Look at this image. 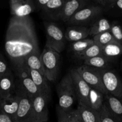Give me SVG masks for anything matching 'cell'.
<instances>
[{
  "instance_id": "obj_1",
  "label": "cell",
  "mask_w": 122,
  "mask_h": 122,
  "mask_svg": "<svg viewBox=\"0 0 122 122\" xmlns=\"http://www.w3.org/2000/svg\"><path fill=\"white\" fill-rule=\"evenodd\" d=\"M4 48L15 73L23 69L24 62L29 55L40 52L32 17H11L6 32Z\"/></svg>"
},
{
  "instance_id": "obj_2",
  "label": "cell",
  "mask_w": 122,
  "mask_h": 122,
  "mask_svg": "<svg viewBox=\"0 0 122 122\" xmlns=\"http://www.w3.org/2000/svg\"><path fill=\"white\" fill-rule=\"evenodd\" d=\"M56 90L58 97L57 113H65L72 110L77 97L70 71L57 84Z\"/></svg>"
},
{
  "instance_id": "obj_3",
  "label": "cell",
  "mask_w": 122,
  "mask_h": 122,
  "mask_svg": "<svg viewBox=\"0 0 122 122\" xmlns=\"http://www.w3.org/2000/svg\"><path fill=\"white\" fill-rule=\"evenodd\" d=\"M60 54L45 46L41 54L44 76L48 81L55 82L58 77L60 69Z\"/></svg>"
},
{
  "instance_id": "obj_4",
  "label": "cell",
  "mask_w": 122,
  "mask_h": 122,
  "mask_svg": "<svg viewBox=\"0 0 122 122\" xmlns=\"http://www.w3.org/2000/svg\"><path fill=\"white\" fill-rule=\"evenodd\" d=\"M104 12L101 7L91 4L79 11L67 22L70 26H91L95 21L100 18Z\"/></svg>"
},
{
  "instance_id": "obj_5",
  "label": "cell",
  "mask_w": 122,
  "mask_h": 122,
  "mask_svg": "<svg viewBox=\"0 0 122 122\" xmlns=\"http://www.w3.org/2000/svg\"><path fill=\"white\" fill-rule=\"evenodd\" d=\"M46 33L45 46L52 49L58 53L63 52L66 47V39L64 33L60 27L52 21H44Z\"/></svg>"
},
{
  "instance_id": "obj_6",
  "label": "cell",
  "mask_w": 122,
  "mask_h": 122,
  "mask_svg": "<svg viewBox=\"0 0 122 122\" xmlns=\"http://www.w3.org/2000/svg\"><path fill=\"white\" fill-rule=\"evenodd\" d=\"M76 69L91 88L98 91L105 95L109 94L103 83L100 69L84 64Z\"/></svg>"
},
{
  "instance_id": "obj_7",
  "label": "cell",
  "mask_w": 122,
  "mask_h": 122,
  "mask_svg": "<svg viewBox=\"0 0 122 122\" xmlns=\"http://www.w3.org/2000/svg\"><path fill=\"white\" fill-rule=\"evenodd\" d=\"M102 81L108 94L122 100V79L116 71L110 69H100Z\"/></svg>"
},
{
  "instance_id": "obj_8",
  "label": "cell",
  "mask_w": 122,
  "mask_h": 122,
  "mask_svg": "<svg viewBox=\"0 0 122 122\" xmlns=\"http://www.w3.org/2000/svg\"><path fill=\"white\" fill-rule=\"evenodd\" d=\"M15 92L20 95L19 108L13 119L14 122H33L32 112V97L22 89L15 87Z\"/></svg>"
},
{
  "instance_id": "obj_9",
  "label": "cell",
  "mask_w": 122,
  "mask_h": 122,
  "mask_svg": "<svg viewBox=\"0 0 122 122\" xmlns=\"http://www.w3.org/2000/svg\"><path fill=\"white\" fill-rule=\"evenodd\" d=\"M50 99L41 93L32 98V112L33 122H47L48 120V102Z\"/></svg>"
},
{
  "instance_id": "obj_10",
  "label": "cell",
  "mask_w": 122,
  "mask_h": 122,
  "mask_svg": "<svg viewBox=\"0 0 122 122\" xmlns=\"http://www.w3.org/2000/svg\"><path fill=\"white\" fill-rule=\"evenodd\" d=\"M79 106H89V95L91 88L82 79L76 69L70 71Z\"/></svg>"
},
{
  "instance_id": "obj_11",
  "label": "cell",
  "mask_w": 122,
  "mask_h": 122,
  "mask_svg": "<svg viewBox=\"0 0 122 122\" xmlns=\"http://www.w3.org/2000/svg\"><path fill=\"white\" fill-rule=\"evenodd\" d=\"M15 75L16 76L15 81L16 88L22 89L32 98L42 93L29 76L26 69H21Z\"/></svg>"
},
{
  "instance_id": "obj_12",
  "label": "cell",
  "mask_w": 122,
  "mask_h": 122,
  "mask_svg": "<svg viewBox=\"0 0 122 122\" xmlns=\"http://www.w3.org/2000/svg\"><path fill=\"white\" fill-rule=\"evenodd\" d=\"M9 5L12 17H26L36 11L34 1L32 0H10Z\"/></svg>"
},
{
  "instance_id": "obj_13",
  "label": "cell",
  "mask_w": 122,
  "mask_h": 122,
  "mask_svg": "<svg viewBox=\"0 0 122 122\" xmlns=\"http://www.w3.org/2000/svg\"><path fill=\"white\" fill-rule=\"evenodd\" d=\"M91 4V1L88 0L66 1L60 13L58 20L67 23L79 11Z\"/></svg>"
},
{
  "instance_id": "obj_14",
  "label": "cell",
  "mask_w": 122,
  "mask_h": 122,
  "mask_svg": "<svg viewBox=\"0 0 122 122\" xmlns=\"http://www.w3.org/2000/svg\"><path fill=\"white\" fill-rule=\"evenodd\" d=\"M66 0H46L41 6L39 11H41L43 17L49 20H58L60 13Z\"/></svg>"
},
{
  "instance_id": "obj_15",
  "label": "cell",
  "mask_w": 122,
  "mask_h": 122,
  "mask_svg": "<svg viewBox=\"0 0 122 122\" xmlns=\"http://www.w3.org/2000/svg\"><path fill=\"white\" fill-rule=\"evenodd\" d=\"M20 100V95L17 92L7 98H0V112L13 120L19 108Z\"/></svg>"
},
{
  "instance_id": "obj_16",
  "label": "cell",
  "mask_w": 122,
  "mask_h": 122,
  "mask_svg": "<svg viewBox=\"0 0 122 122\" xmlns=\"http://www.w3.org/2000/svg\"><path fill=\"white\" fill-rule=\"evenodd\" d=\"M15 81L13 71L0 77V98H7L14 94Z\"/></svg>"
},
{
  "instance_id": "obj_17",
  "label": "cell",
  "mask_w": 122,
  "mask_h": 122,
  "mask_svg": "<svg viewBox=\"0 0 122 122\" xmlns=\"http://www.w3.org/2000/svg\"><path fill=\"white\" fill-rule=\"evenodd\" d=\"M24 69H26L29 76L32 79L36 86L39 88L41 92L46 95L50 100L51 94V88L48 83V79L45 77V76L36 70L29 69L27 68Z\"/></svg>"
},
{
  "instance_id": "obj_18",
  "label": "cell",
  "mask_w": 122,
  "mask_h": 122,
  "mask_svg": "<svg viewBox=\"0 0 122 122\" xmlns=\"http://www.w3.org/2000/svg\"><path fill=\"white\" fill-rule=\"evenodd\" d=\"M66 39L71 42L86 39L89 35V27L85 26H70L64 32Z\"/></svg>"
},
{
  "instance_id": "obj_19",
  "label": "cell",
  "mask_w": 122,
  "mask_h": 122,
  "mask_svg": "<svg viewBox=\"0 0 122 122\" xmlns=\"http://www.w3.org/2000/svg\"><path fill=\"white\" fill-rule=\"evenodd\" d=\"M105 102L118 122H122V100L110 94L105 95Z\"/></svg>"
},
{
  "instance_id": "obj_20",
  "label": "cell",
  "mask_w": 122,
  "mask_h": 122,
  "mask_svg": "<svg viewBox=\"0 0 122 122\" xmlns=\"http://www.w3.org/2000/svg\"><path fill=\"white\" fill-rule=\"evenodd\" d=\"M122 54V45L116 41L112 42L102 48V55L111 62Z\"/></svg>"
},
{
  "instance_id": "obj_21",
  "label": "cell",
  "mask_w": 122,
  "mask_h": 122,
  "mask_svg": "<svg viewBox=\"0 0 122 122\" xmlns=\"http://www.w3.org/2000/svg\"><path fill=\"white\" fill-rule=\"evenodd\" d=\"M77 108L79 112L82 122H101L99 111L92 109L89 106L79 105Z\"/></svg>"
},
{
  "instance_id": "obj_22",
  "label": "cell",
  "mask_w": 122,
  "mask_h": 122,
  "mask_svg": "<svg viewBox=\"0 0 122 122\" xmlns=\"http://www.w3.org/2000/svg\"><path fill=\"white\" fill-rule=\"evenodd\" d=\"M41 54V52H35L29 55L24 62V68L36 70L44 75Z\"/></svg>"
},
{
  "instance_id": "obj_23",
  "label": "cell",
  "mask_w": 122,
  "mask_h": 122,
  "mask_svg": "<svg viewBox=\"0 0 122 122\" xmlns=\"http://www.w3.org/2000/svg\"><path fill=\"white\" fill-rule=\"evenodd\" d=\"M112 23L106 18H100L89 27V35L94 36L111 30Z\"/></svg>"
},
{
  "instance_id": "obj_24",
  "label": "cell",
  "mask_w": 122,
  "mask_h": 122,
  "mask_svg": "<svg viewBox=\"0 0 122 122\" xmlns=\"http://www.w3.org/2000/svg\"><path fill=\"white\" fill-rule=\"evenodd\" d=\"M105 101V95L97 90L91 88L89 95V107L99 111Z\"/></svg>"
},
{
  "instance_id": "obj_25",
  "label": "cell",
  "mask_w": 122,
  "mask_h": 122,
  "mask_svg": "<svg viewBox=\"0 0 122 122\" xmlns=\"http://www.w3.org/2000/svg\"><path fill=\"white\" fill-rule=\"evenodd\" d=\"M111 63L112 62L110 61L107 59L102 55L83 61L84 65L98 69H110Z\"/></svg>"
},
{
  "instance_id": "obj_26",
  "label": "cell",
  "mask_w": 122,
  "mask_h": 122,
  "mask_svg": "<svg viewBox=\"0 0 122 122\" xmlns=\"http://www.w3.org/2000/svg\"><path fill=\"white\" fill-rule=\"evenodd\" d=\"M94 44V41L93 39L86 38L83 40L71 42L70 45V50L73 53L75 57H76Z\"/></svg>"
},
{
  "instance_id": "obj_27",
  "label": "cell",
  "mask_w": 122,
  "mask_h": 122,
  "mask_svg": "<svg viewBox=\"0 0 122 122\" xmlns=\"http://www.w3.org/2000/svg\"><path fill=\"white\" fill-rule=\"evenodd\" d=\"M57 122H82L78 109H72L65 113H58Z\"/></svg>"
},
{
  "instance_id": "obj_28",
  "label": "cell",
  "mask_w": 122,
  "mask_h": 122,
  "mask_svg": "<svg viewBox=\"0 0 122 122\" xmlns=\"http://www.w3.org/2000/svg\"><path fill=\"white\" fill-rule=\"evenodd\" d=\"M102 55V48L94 43L92 45L88 47L83 52L76 56V58L85 61L89 58H94Z\"/></svg>"
},
{
  "instance_id": "obj_29",
  "label": "cell",
  "mask_w": 122,
  "mask_h": 122,
  "mask_svg": "<svg viewBox=\"0 0 122 122\" xmlns=\"http://www.w3.org/2000/svg\"><path fill=\"white\" fill-rule=\"evenodd\" d=\"M92 39L94 40V43L101 48H103L104 46L112 42L116 41L110 31L103 32V33L97 35L93 37Z\"/></svg>"
},
{
  "instance_id": "obj_30",
  "label": "cell",
  "mask_w": 122,
  "mask_h": 122,
  "mask_svg": "<svg viewBox=\"0 0 122 122\" xmlns=\"http://www.w3.org/2000/svg\"><path fill=\"white\" fill-rule=\"evenodd\" d=\"M99 113L101 122H118L111 113L105 101L101 109L99 110Z\"/></svg>"
},
{
  "instance_id": "obj_31",
  "label": "cell",
  "mask_w": 122,
  "mask_h": 122,
  "mask_svg": "<svg viewBox=\"0 0 122 122\" xmlns=\"http://www.w3.org/2000/svg\"><path fill=\"white\" fill-rule=\"evenodd\" d=\"M112 32L114 40L122 45V27L117 21L112 23Z\"/></svg>"
},
{
  "instance_id": "obj_32",
  "label": "cell",
  "mask_w": 122,
  "mask_h": 122,
  "mask_svg": "<svg viewBox=\"0 0 122 122\" xmlns=\"http://www.w3.org/2000/svg\"><path fill=\"white\" fill-rule=\"evenodd\" d=\"M12 70L9 67L7 61L0 52V77L8 73Z\"/></svg>"
},
{
  "instance_id": "obj_33",
  "label": "cell",
  "mask_w": 122,
  "mask_h": 122,
  "mask_svg": "<svg viewBox=\"0 0 122 122\" xmlns=\"http://www.w3.org/2000/svg\"><path fill=\"white\" fill-rule=\"evenodd\" d=\"M116 10V11L122 13V0H114L112 10Z\"/></svg>"
},
{
  "instance_id": "obj_34",
  "label": "cell",
  "mask_w": 122,
  "mask_h": 122,
  "mask_svg": "<svg viewBox=\"0 0 122 122\" xmlns=\"http://www.w3.org/2000/svg\"><path fill=\"white\" fill-rule=\"evenodd\" d=\"M0 122H14L12 119H11L8 116L5 115L4 113L0 112Z\"/></svg>"
}]
</instances>
